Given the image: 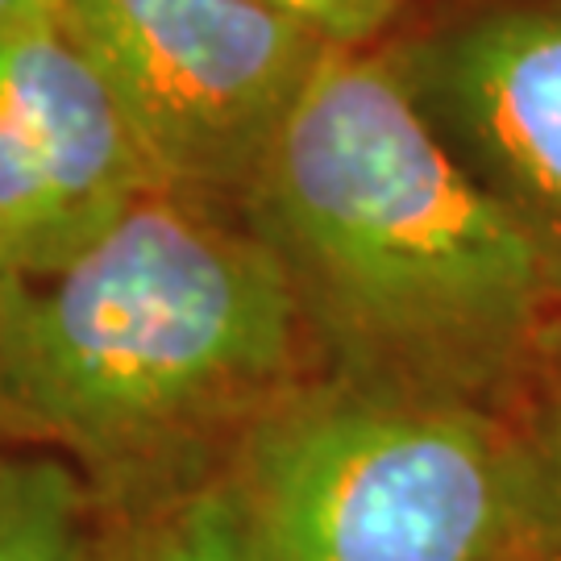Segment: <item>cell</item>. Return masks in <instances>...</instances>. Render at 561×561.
<instances>
[{
  "mask_svg": "<svg viewBox=\"0 0 561 561\" xmlns=\"http://www.w3.org/2000/svg\"><path fill=\"white\" fill-rule=\"evenodd\" d=\"M324 375L512 412L561 296L382 46H333L241 201Z\"/></svg>",
  "mask_w": 561,
  "mask_h": 561,
  "instance_id": "6da1fadb",
  "label": "cell"
},
{
  "mask_svg": "<svg viewBox=\"0 0 561 561\" xmlns=\"http://www.w3.org/2000/svg\"><path fill=\"white\" fill-rule=\"evenodd\" d=\"M317 375L296 291L233 208L154 192L55 271L0 279L9 445L67 458L96 500L221 466Z\"/></svg>",
  "mask_w": 561,
  "mask_h": 561,
  "instance_id": "7a4b0ae2",
  "label": "cell"
},
{
  "mask_svg": "<svg viewBox=\"0 0 561 561\" xmlns=\"http://www.w3.org/2000/svg\"><path fill=\"white\" fill-rule=\"evenodd\" d=\"M262 561H561L516 424L474 403L300 382L221 458Z\"/></svg>",
  "mask_w": 561,
  "mask_h": 561,
  "instance_id": "3957f363",
  "label": "cell"
},
{
  "mask_svg": "<svg viewBox=\"0 0 561 561\" xmlns=\"http://www.w3.org/2000/svg\"><path fill=\"white\" fill-rule=\"evenodd\" d=\"M162 192L241 213L333 50L262 0H62Z\"/></svg>",
  "mask_w": 561,
  "mask_h": 561,
  "instance_id": "277c9868",
  "label": "cell"
},
{
  "mask_svg": "<svg viewBox=\"0 0 561 561\" xmlns=\"http://www.w3.org/2000/svg\"><path fill=\"white\" fill-rule=\"evenodd\" d=\"M379 46L561 296V0H449Z\"/></svg>",
  "mask_w": 561,
  "mask_h": 561,
  "instance_id": "5b68a950",
  "label": "cell"
},
{
  "mask_svg": "<svg viewBox=\"0 0 561 561\" xmlns=\"http://www.w3.org/2000/svg\"><path fill=\"white\" fill-rule=\"evenodd\" d=\"M162 192L59 18L0 30V279L42 275Z\"/></svg>",
  "mask_w": 561,
  "mask_h": 561,
  "instance_id": "8992f818",
  "label": "cell"
},
{
  "mask_svg": "<svg viewBox=\"0 0 561 561\" xmlns=\"http://www.w3.org/2000/svg\"><path fill=\"white\" fill-rule=\"evenodd\" d=\"M92 561H262L221 466L138 495L96 500Z\"/></svg>",
  "mask_w": 561,
  "mask_h": 561,
  "instance_id": "52a82bcc",
  "label": "cell"
},
{
  "mask_svg": "<svg viewBox=\"0 0 561 561\" xmlns=\"http://www.w3.org/2000/svg\"><path fill=\"white\" fill-rule=\"evenodd\" d=\"M96 495L46 449L0 454V561H92Z\"/></svg>",
  "mask_w": 561,
  "mask_h": 561,
  "instance_id": "ba28073f",
  "label": "cell"
},
{
  "mask_svg": "<svg viewBox=\"0 0 561 561\" xmlns=\"http://www.w3.org/2000/svg\"><path fill=\"white\" fill-rule=\"evenodd\" d=\"M507 421L516 424L524 449L537 466L549 512L561 528V321L545 337Z\"/></svg>",
  "mask_w": 561,
  "mask_h": 561,
  "instance_id": "9c48e42d",
  "label": "cell"
},
{
  "mask_svg": "<svg viewBox=\"0 0 561 561\" xmlns=\"http://www.w3.org/2000/svg\"><path fill=\"white\" fill-rule=\"evenodd\" d=\"M283 18L300 21L329 46H379L400 21L403 0H262Z\"/></svg>",
  "mask_w": 561,
  "mask_h": 561,
  "instance_id": "30bf717a",
  "label": "cell"
},
{
  "mask_svg": "<svg viewBox=\"0 0 561 561\" xmlns=\"http://www.w3.org/2000/svg\"><path fill=\"white\" fill-rule=\"evenodd\" d=\"M62 0H0V30L4 25H25V21L59 18Z\"/></svg>",
  "mask_w": 561,
  "mask_h": 561,
  "instance_id": "8fae6325",
  "label": "cell"
},
{
  "mask_svg": "<svg viewBox=\"0 0 561 561\" xmlns=\"http://www.w3.org/2000/svg\"><path fill=\"white\" fill-rule=\"evenodd\" d=\"M4 449H13V445H9V433H4V416H0V454H4Z\"/></svg>",
  "mask_w": 561,
  "mask_h": 561,
  "instance_id": "7c38bea8",
  "label": "cell"
}]
</instances>
